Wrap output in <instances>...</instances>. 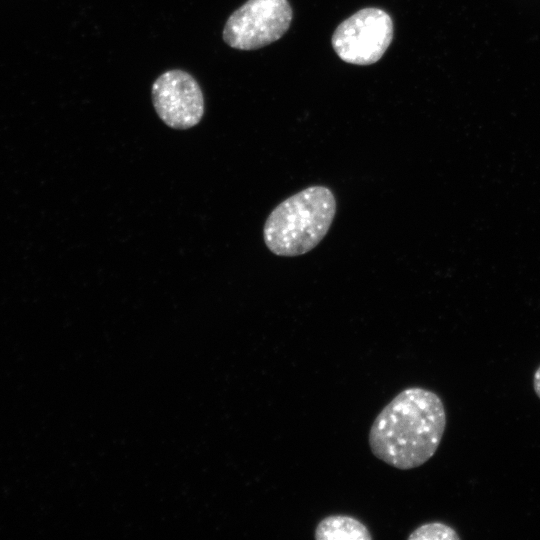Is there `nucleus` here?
I'll list each match as a JSON object with an SVG mask.
<instances>
[{
    "label": "nucleus",
    "mask_w": 540,
    "mask_h": 540,
    "mask_svg": "<svg viewBox=\"0 0 540 540\" xmlns=\"http://www.w3.org/2000/svg\"><path fill=\"white\" fill-rule=\"evenodd\" d=\"M446 427L443 401L432 390L409 387L375 417L369 431L372 454L400 470L419 467L436 453Z\"/></svg>",
    "instance_id": "nucleus-1"
},
{
    "label": "nucleus",
    "mask_w": 540,
    "mask_h": 540,
    "mask_svg": "<svg viewBox=\"0 0 540 540\" xmlns=\"http://www.w3.org/2000/svg\"><path fill=\"white\" fill-rule=\"evenodd\" d=\"M336 208L333 192L321 185L288 197L272 210L265 222L263 236L267 248L285 257L311 251L329 231Z\"/></svg>",
    "instance_id": "nucleus-2"
},
{
    "label": "nucleus",
    "mask_w": 540,
    "mask_h": 540,
    "mask_svg": "<svg viewBox=\"0 0 540 540\" xmlns=\"http://www.w3.org/2000/svg\"><path fill=\"white\" fill-rule=\"evenodd\" d=\"M291 21L287 0H248L226 21L223 40L235 49H259L280 39Z\"/></svg>",
    "instance_id": "nucleus-3"
},
{
    "label": "nucleus",
    "mask_w": 540,
    "mask_h": 540,
    "mask_svg": "<svg viewBox=\"0 0 540 540\" xmlns=\"http://www.w3.org/2000/svg\"><path fill=\"white\" fill-rule=\"evenodd\" d=\"M392 38L391 17L381 9L365 8L337 27L332 36V46L343 61L370 65L383 56Z\"/></svg>",
    "instance_id": "nucleus-4"
},
{
    "label": "nucleus",
    "mask_w": 540,
    "mask_h": 540,
    "mask_svg": "<svg viewBox=\"0 0 540 540\" xmlns=\"http://www.w3.org/2000/svg\"><path fill=\"white\" fill-rule=\"evenodd\" d=\"M152 102L161 120L174 129L197 125L204 114V97L197 81L186 71L168 70L152 85Z\"/></svg>",
    "instance_id": "nucleus-5"
},
{
    "label": "nucleus",
    "mask_w": 540,
    "mask_h": 540,
    "mask_svg": "<svg viewBox=\"0 0 540 540\" xmlns=\"http://www.w3.org/2000/svg\"><path fill=\"white\" fill-rule=\"evenodd\" d=\"M316 540H371L367 526L359 519L344 514L329 515L321 519L314 531Z\"/></svg>",
    "instance_id": "nucleus-6"
},
{
    "label": "nucleus",
    "mask_w": 540,
    "mask_h": 540,
    "mask_svg": "<svg viewBox=\"0 0 540 540\" xmlns=\"http://www.w3.org/2000/svg\"><path fill=\"white\" fill-rule=\"evenodd\" d=\"M457 531L446 523L433 521L415 528L407 537L408 540H459Z\"/></svg>",
    "instance_id": "nucleus-7"
},
{
    "label": "nucleus",
    "mask_w": 540,
    "mask_h": 540,
    "mask_svg": "<svg viewBox=\"0 0 540 540\" xmlns=\"http://www.w3.org/2000/svg\"><path fill=\"white\" fill-rule=\"evenodd\" d=\"M533 387L536 395L540 399V366L536 369L533 376Z\"/></svg>",
    "instance_id": "nucleus-8"
}]
</instances>
